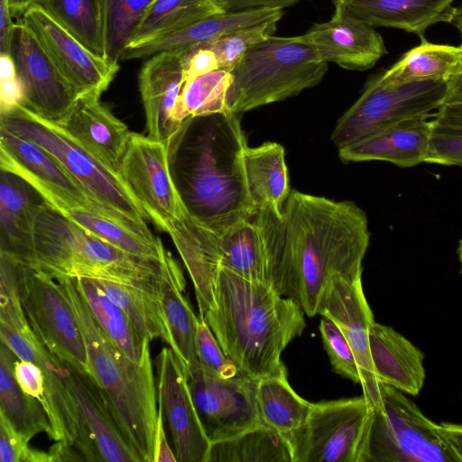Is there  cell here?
Here are the masks:
<instances>
[{"label":"cell","instance_id":"6da1fadb","mask_svg":"<svg viewBox=\"0 0 462 462\" xmlns=\"http://www.w3.org/2000/svg\"><path fill=\"white\" fill-rule=\"evenodd\" d=\"M252 219L263 237L271 287L296 299L309 317L318 314L334 276L362 277L370 233L365 211L354 202L291 190L281 215L260 209Z\"/></svg>","mask_w":462,"mask_h":462},{"label":"cell","instance_id":"7a4b0ae2","mask_svg":"<svg viewBox=\"0 0 462 462\" xmlns=\"http://www.w3.org/2000/svg\"><path fill=\"white\" fill-rule=\"evenodd\" d=\"M246 139L231 111L191 116L169 150L170 169L190 217L220 233L256 212L246 186Z\"/></svg>","mask_w":462,"mask_h":462},{"label":"cell","instance_id":"3957f363","mask_svg":"<svg viewBox=\"0 0 462 462\" xmlns=\"http://www.w3.org/2000/svg\"><path fill=\"white\" fill-rule=\"evenodd\" d=\"M304 313L296 299L218 266L213 305L202 316L239 371L262 379L287 376L281 355L303 332Z\"/></svg>","mask_w":462,"mask_h":462},{"label":"cell","instance_id":"277c9868","mask_svg":"<svg viewBox=\"0 0 462 462\" xmlns=\"http://www.w3.org/2000/svg\"><path fill=\"white\" fill-rule=\"evenodd\" d=\"M75 314L83 336L89 377L125 440L141 462H153L158 400L149 339L143 340L142 358L128 357L94 319L75 279H57Z\"/></svg>","mask_w":462,"mask_h":462},{"label":"cell","instance_id":"5b68a950","mask_svg":"<svg viewBox=\"0 0 462 462\" xmlns=\"http://www.w3.org/2000/svg\"><path fill=\"white\" fill-rule=\"evenodd\" d=\"M168 254L161 261L130 254L88 232L42 199L34 209L32 252L24 265L41 269L55 280H104L157 292Z\"/></svg>","mask_w":462,"mask_h":462},{"label":"cell","instance_id":"8992f818","mask_svg":"<svg viewBox=\"0 0 462 462\" xmlns=\"http://www.w3.org/2000/svg\"><path fill=\"white\" fill-rule=\"evenodd\" d=\"M0 340L18 357L14 375L19 385L40 402L48 416L54 462L102 461L65 383L64 363L41 342L29 321L0 325Z\"/></svg>","mask_w":462,"mask_h":462},{"label":"cell","instance_id":"52a82bcc","mask_svg":"<svg viewBox=\"0 0 462 462\" xmlns=\"http://www.w3.org/2000/svg\"><path fill=\"white\" fill-rule=\"evenodd\" d=\"M301 35L271 36L252 46L230 72L235 114L281 101L318 85L328 69Z\"/></svg>","mask_w":462,"mask_h":462},{"label":"cell","instance_id":"ba28073f","mask_svg":"<svg viewBox=\"0 0 462 462\" xmlns=\"http://www.w3.org/2000/svg\"><path fill=\"white\" fill-rule=\"evenodd\" d=\"M0 128L36 143L51 154L110 217L152 236L149 220L118 173L89 154L56 123L22 105L0 114Z\"/></svg>","mask_w":462,"mask_h":462},{"label":"cell","instance_id":"9c48e42d","mask_svg":"<svg viewBox=\"0 0 462 462\" xmlns=\"http://www.w3.org/2000/svg\"><path fill=\"white\" fill-rule=\"evenodd\" d=\"M357 462H461L438 424L400 390L379 382Z\"/></svg>","mask_w":462,"mask_h":462},{"label":"cell","instance_id":"30bf717a","mask_svg":"<svg viewBox=\"0 0 462 462\" xmlns=\"http://www.w3.org/2000/svg\"><path fill=\"white\" fill-rule=\"evenodd\" d=\"M447 88L446 80L390 84L378 73L339 118L331 140L340 149L402 121L432 116L444 103Z\"/></svg>","mask_w":462,"mask_h":462},{"label":"cell","instance_id":"8fae6325","mask_svg":"<svg viewBox=\"0 0 462 462\" xmlns=\"http://www.w3.org/2000/svg\"><path fill=\"white\" fill-rule=\"evenodd\" d=\"M13 263L22 305L38 338L61 362L89 376L85 341L58 281L41 269Z\"/></svg>","mask_w":462,"mask_h":462},{"label":"cell","instance_id":"7c38bea8","mask_svg":"<svg viewBox=\"0 0 462 462\" xmlns=\"http://www.w3.org/2000/svg\"><path fill=\"white\" fill-rule=\"evenodd\" d=\"M367 417L364 395L312 403L304 423L284 435L292 462H357Z\"/></svg>","mask_w":462,"mask_h":462},{"label":"cell","instance_id":"4fadbf2b","mask_svg":"<svg viewBox=\"0 0 462 462\" xmlns=\"http://www.w3.org/2000/svg\"><path fill=\"white\" fill-rule=\"evenodd\" d=\"M189 390L210 442L263 424L255 379L239 373L222 378L197 362L187 373Z\"/></svg>","mask_w":462,"mask_h":462},{"label":"cell","instance_id":"5bb4252c","mask_svg":"<svg viewBox=\"0 0 462 462\" xmlns=\"http://www.w3.org/2000/svg\"><path fill=\"white\" fill-rule=\"evenodd\" d=\"M119 174L148 219L170 234L188 211L172 179L164 144L132 133Z\"/></svg>","mask_w":462,"mask_h":462},{"label":"cell","instance_id":"9a60e30c","mask_svg":"<svg viewBox=\"0 0 462 462\" xmlns=\"http://www.w3.org/2000/svg\"><path fill=\"white\" fill-rule=\"evenodd\" d=\"M10 54L23 89L21 105L48 121L60 123L79 96L35 34L21 20L13 31Z\"/></svg>","mask_w":462,"mask_h":462},{"label":"cell","instance_id":"2e32d148","mask_svg":"<svg viewBox=\"0 0 462 462\" xmlns=\"http://www.w3.org/2000/svg\"><path fill=\"white\" fill-rule=\"evenodd\" d=\"M0 166L2 171L27 182L56 210L85 208L107 216L51 154L3 128H0Z\"/></svg>","mask_w":462,"mask_h":462},{"label":"cell","instance_id":"e0dca14e","mask_svg":"<svg viewBox=\"0 0 462 462\" xmlns=\"http://www.w3.org/2000/svg\"><path fill=\"white\" fill-rule=\"evenodd\" d=\"M21 16L78 96L101 97L115 79L119 65L92 52L36 5Z\"/></svg>","mask_w":462,"mask_h":462},{"label":"cell","instance_id":"ac0fdd59","mask_svg":"<svg viewBox=\"0 0 462 462\" xmlns=\"http://www.w3.org/2000/svg\"><path fill=\"white\" fill-rule=\"evenodd\" d=\"M186 51H163L148 58L138 77L147 136L164 144L168 152L189 118L180 102Z\"/></svg>","mask_w":462,"mask_h":462},{"label":"cell","instance_id":"d6986e66","mask_svg":"<svg viewBox=\"0 0 462 462\" xmlns=\"http://www.w3.org/2000/svg\"><path fill=\"white\" fill-rule=\"evenodd\" d=\"M157 400L166 418L177 462H207L211 442L195 406L186 373L171 347L156 357Z\"/></svg>","mask_w":462,"mask_h":462},{"label":"cell","instance_id":"ffe728a7","mask_svg":"<svg viewBox=\"0 0 462 462\" xmlns=\"http://www.w3.org/2000/svg\"><path fill=\"white\" fill-rule=\"evenodd\" d=\"M318 314L331 319L347 340L360 371L363 395L371 405L377 397L379 383L369 346V331L374 319L361 277L334 276L321 294Z\"/></svg>","mask_w":462,"mask_h":462},{"label":"cell","instance_id":"44dd1931","mask_svg":"<svg viewBox=\"0 0 462 462\" xmlns=\"http://www.w3.org/2000/svg\"><path fill=\"white\" fill-rule=\"evenodd\" d=\"M57 125L89 154L119 174L132 133L100 101V97H79Z\"/></svg>","mask_w":462,"mask_h":462},{"label":"cell","instance_id":"7402d4cb","mask_svg":"<svg viewBox=\"0 0 462 462\" xmlns=\"http://www.w3.org/2000/svg\"><path fill=\"white\" fill-rule=\"evenodd\" d=\"M302 36L324 61L351 70L368 69L387 52L374 27L337 12L329 21L314 23Z\"/></svg>","mask_w":462,"mask_h":462},{"label":"cell","instance_id":"603a6c76","mask_svg":"<svg viewBox=\"0 0 462 462\" xmlns=\"http://www.w3.org/2000/svg\"><path fill=\"white\" fill-rule=\"evenodd\" d=\"M455 0H333L335 12L373 27H391L424 38L438 23H450Z\"/></svg>","mask_w":462,"mask_h":462},{"label":"cell","instance_id":"cb8c5ba5","mask_svg":"<svg viewBox=\"0 0 462 462\" xmlns=\"http://www.w3.org/2000/svg\"><path fill=\"white\" fill-rule=\"evenodd\" d=\"M432 116L410 118L338 149L344 162L384 161L400 167L425 162Z\"/></svg>","mask_w":462,"mask_h":462},{"label":"cell","instance_id":"d4e9b609","mask_svg":"<svg viewBox=\"0 0 462 462\" xmlns=\"http://www.w3.org/2000/svg\"><path fill=\"white\" fill-rule=\"evenodd\" d=\"M282 15L283 10L280 8L216 14L170 33L129 46L121 60L148 59L163 51L189 50L241 28L271 21L279 22Z\"/></svg>","mask_w":462,"mask_h":462},{"label":"cell","instance_id":"484cf974","mask_svg":"<svg viewBox=\"0 0 462 462\" xmlns=\"http://www.w3.org/2000/svg\"><path fill=\"white\" fill-rule=\"evenodd\" d=\"M372 362L377 380L416 396L423 387L424 354L393 328L376 323L369 331Z\"/></svg>","mask_w":462,"mask_h":462},{"label":"cell","instance_id":"4316f807","mask_svg":"<svg viewBox=\"0 0 462 462\" xmlns=\"http://www.w3.org/2000/svg\"><path fill=\"white\" fill-rule=\"evenodd\" d=\"M64 380L78 404L101 460L141 462L118 429L95 382L65 363Z\"/></svg>","mask_w":462,"mask_h":462},{"label":"cell","instance_id":"83f0119b","mask_svg":"<svg viewBox=\"0 0 462 462\" xmlns=\"http://www.w3.org/2000/svg\"><path fill=\"white\" fill-rule=\"evenodd\" d=\"M34 189L19 177L1 171L0 254L25 264L32 245V223L36 205Z\"/></svg>","mask_w":462,"mask_h":462},{"label":"cell","instance_id":"f1b7e54d","mask_svg":"<svg viewBox=\"0 0 462 462\" xmlns=\"http://www.w3.org/2000/svg\"><path fill=\"white\" fill-rule=\"evenodd\" d=\"M186 281L178 262L170 253L160 280V298L170 334L169 346L187 373L199 362L196 350L198 316L185 294Z\"/></svg>","mask_w":462,"mask_h":462},{"label":"cell","instance_id":"f546056e","mask_svg":"<svg viewBox=\"0 0 462 462\" xmlns=\"http://www.w3.org/2000/svg\"><path fill=\"white\" fill-rule=\"evenodd\" d=\"M248 194L255 210L281 215L291 190L284 148L277 143L246 147L244 154Z\"/></svg>","mask_w":462,"mask_h":462},{"label":"cell","instance_id":"4dcf8cb0","mask_svg":"<svg viewBox=\"0 0 462 462\" xmlns=\"http://www.w3.org/2000/svg\"><path fill=\"white\" fill-rule=\"evenodd\" d=\"M218 266L271 287L267 255L258 226L251 218L241 220L214 237Z\"/></svg>","mask_w":462,"mask_h":462},{"label":"cell","instance_id":"1f68e13d","mask_svg":"<svg viewBox=\"0 0 462 462\" xmlns=\"http://www.w3.org/2000/svg\"><path fill=\"white\" fill-rule=\"evenodd\" d=\"M462 71V46L438 44L420 39L396 63L379 73L386 83L446 80Z\"/></svg>","mask_w":462,"mask_h":462},{"label":"cell","instance_id":"d6a6232c","mask_svg":"<svg viewBox=\"0 0 462 462\" xmlns=\"http://www.w3.org/2000/svg\"><path fill=\"white\" fill-rule=\"evenodd\" d=\"M18 357L3 342L0 344V411L29 441L37 434L46 432L51 424L48 416L34 397L26 393L14 375V363Z\"/></svg>","mask_w":462,"mask_h":462},{"label":"cell","instance_id":"836d02e7","mask_svg":"<svg viewBox=\"0 0 462 462\" xmlns=\"http://www.w3.org/2000/svg\"><path fill=\"white\" fill-rule=\"evenodd\" d=\"M207 462H292L284 435L264 423L210 445Z\"/></svg>","mask_w":462,"mask_h":462},{"label":"cell","instance_id":"e575fe53","mask_svg":"<svg viewBox=\"0 0 462 462\" xmlns=\"http://www.w3.org/2000/svg\"><path fill=\"white\" fill-rule=\"evenodd\" d=\"M92 280V279H91ZM93 282L126 314L142 340L160 338L170 344L160 291L104 280Z\"/></svg>","mask_w":462,"mask_h":462},{"label":"cell","instance_id":"d590c367","mask_svg":"<svg viewBox=\"0 0 462 462\" xmlns=\"http://www.w3.org/2000/svg\"><path fill=\"white\" fill-rule=\"evenodd\" d=\"M57 211L88 232L130 254L161 261L169 253L159 237L145 236L101 213L85 208Z\"/></svg>","mask_w":462,"mask_h":462},{"label":"cell","instance_id":"8d00e7d4","mask_svg":"<svg viewBox=\"0 0 462 462\" xmlns=\"http://www.w3.org/2000/svg\"><path fill=\"white\" fill-rule=\"evenodd\" d=\"M56 22L92 52L106 60L101 0H37Z\"/></svg>","mask_w":462,"mask_h":462},{"label":"cell","instance_id":"74e56055","mask_svg":"<svg viewBox=\"0 0 462 462\" xmlns=\"http://www.w3.org/2000/svg\"><path fill=\"white\" fill-rule=\"evenodd\" d=\"M256 396L263 423L282 435L301 426L312 407L294 392L287 376L260 379Z\"/></svg>","mask_w":462,"mask_h":462},{"label":"cell","instance_id":"f35d334b","mask_svg":"<svg viewBox=\"0 0 462 462\" xmlns=\"http://www.w3.org/2000/svg\"><path fill=\"white\" fill-rule=\"evenodd\" d=\"M75 282L99 327L128 357L139 361L143 356V340L123 310L93 280L76 278Z\"/></svg>","mask_w":462,"mask_h":462},{"label":"cell","instance_id":"ab89813d","mask_svg":"<svg viewBox=\"0 0 462 462\" xmlns=\"http://www.w3.org/2000/svg\"><path fill=\"white\" fill-rule=\"evenodd\" d=\"M220 13L224 12L214 0H155L129 46L170 33Z\"/></svg>","mask_w":462,"mask_h":462},{"label":"cell","instance_id":"60d3db41","mask_svg":"<svg viewBox=\"0 0 462 462\" xmlns=\"http://www.w3.org/2000/svg\"><path fill=\"white\" fill-rule=\"evenodd\" d=\"M154 1L101 0L107 60L118 64Z\"/></svg>","mask_w":462,"mask_h":462},{"label":"cell","instance_id":"b9f144b4","mask_svg":"<svg viewBox=\"0 0 462 462\" xmlns=\"http://www.w3.org/2000/svg\"><path fill=\"white\" fill-rule=\"evenodd\" d=\"M232 83L229 71L222 69L185 82L180 102L187 117L230 111L228 91Z\"/></svg>","mask_w":462,"mask_h":462},{"label":"cell","instance_id":"7bdbcfd3","mask_svg":"<svg viewBox=\"0 0 462 462\" xmlns=\"http://www.w3.org/2000/svg\"><path fill=\"white\" fill-rule=\"evenodd\" d=\"M277 23L271 21L241 28L202 45L215 53L219 69L231 72L249 48L273 35Z\"/></svg>","mask_w":462,"mask_h":462},{"label":"cell","instance_id":"ee69618b","mask_svg":"<svg viewBox=\"0 0 462 462\" xmlns=\"http://www.w3.org/2000/svg\"><path fill=\"white\" fill-rule=\"evenodd\" d=\"M319 328L333 370L356 383H361L354 352L338 327L331 319L322 317Z\"/></svg>","mask_w":462,"mask_h":462},{"label":"cell","instance_id":"f6af8a7d","mask_svg":"<svg viewBox=\"0 0 462 462\" xmlns=\"http://www.w3.org/2000/svg\"><path fill=\"white\" fill-rule=\"evenodd\" d=\"M196 350L199 362L222 378H229L241 373L236 365L223 352L204 317L198 316Z\"/></svg>","mask_w":462,"mask_h":462},{"label":"cell","instance_id":"bcb514c9","mask_svg":"<svg viewBox=\"0 0 462 462\" xmlns=\"http://www.w3.org/2000/svg\"><path fill=\"white\" fill-rule=\"evenodd\" d=\"M425 162L462 167V127L443 126L432 120Z\"/></svg>","mask_w":462,"mask_h":462},{"label":"cell","instance_id":"7dc6e473","mask_svg":"<svg viewBox=\"0 0 462 462\" xmlns=\"http://www.w3.org/2000/svg\"><path fill=\"white\" fill-rule=\"evenodd\" d=\"M1 462H52L51 454L34 449L29 440L19 433L8 418L0 411Z\"/></svg>","mask_w":462,"mask_h":462},{"label":"cell","instance_id":"c3c4849f","mask_svg":"<svg viewBox=\"0 0 462 462\" xmlns=\"http://www.w3.org/2000/svg\"><path fill=\"white\" fill-rule=\"evenodd\" d=\"M0 114L23 101V89L11 54L0 53Z\"/></svg>","mask_w":462,"mask_h":462},{"label":"cell","instance_id":"681fc988","mask_svg":"<svg viewBox=\"0 0 462 462\" xmlns=\"http://www.w3.org/2000/svg\"><path fill=\"white\" fill-rule=\"evenodd\" d=\"M217 69V59L211 50L199 45L186 51L183 57L185 82Z\"/></svg>","mask_w":462,"mask_h":462},{"label":"cell","instance_id":"f907efd6","mask_svg":"<svg viewBox=\"0 0 462 462\" xmlns=\"http://www.w3.org/2000/svg\"><path fill=\"white\" fill-rule=\"evenodd\" d=\"M224 13H236L255 9H284L305 0H214ZM308 1V0H307Z\"/></svg>","mask_w":462,"mask_h":462},{"label":"cell","instance_id":"816d5d0a","mask_svg":"<svg viewBox=\"0 0 462 462\" xmlns=\"http://www.w3.org/2000/svg\"><path fill=\"white\" fill-rule=\"evenodd\" d=\"M153 462H177L171 450L164 430V417L161 407L158 406V420L155 432Z\"/></svg>","mask_w":462,"mask_h":462},{"label":"cell","instance_id":"f5cc1de1","mask_svg":"<svg viewBox=\"0 0 462 462\" xmlns=\"http://www.w3.org/2000/svg\"><path fill=\"white\" fill-rule=\"evenodd\" d=\"M432 115L434 123L448 127H462V102L444 103Z\"/></svg>","mask_w":462,"mask_h":462},{"label":"cell","instance_id":"db71d44e","mask_svg":"<svg viewBox=\"0 0 462 462\" xmlns=\"http://www.w3.org/2000/svg\"><path fill=\"white\" fill-rule=\"evenodd\" d=\"M438 428L462 462V424L443 421L438 424Z\"/></svg>","mask_w":462,"mask_h":462},{"label":"cell","instance_id":"11a10c76","mask_svg":"<svg viewBox=\"0 0 462 462\" xmlns=\"http://www.w3.org/2000/svg\"><path fill=\"white\" fill-rule=\"evenodd\" d=\"M454 102H462V71L448 80L444 103Z\"/></svg>","mask_w":462,"mask_h":462},{"label":"cell","instance_id":"9f6ffc18","mask_svg":"<svg viewBox=\"0 0 462 462\" xmlns=\"http://www.w3.org/2000/svg\"><path fill=\"white\" fill-rule=\"evenodd\" d=\"M37 0H10L11 11L14 15H22Z\"/></svg>","mask_w":462,"mask_h":462},{"label":"cell","instance_id":"6f0895ef","mask_svg":"<svg viewBox=\"0 0 462 462\" xmlns=\"http://www.w3.org/2000/svg\"><path fill=\"white\" fill-rule=\"evenodd\" d=\"M451 24H453L460 32L462 36V3L455 7L452 19L450 21ZM462 46V43L460 44Z\"/></svg>","mask_w":462,"mask_h":462},{"label":"cell","instance_id":"680465c9","mask_svg":"<svg viewBox=\"0 0 462 462\" xmlns=\"http://www.w3.org/2000/svg\"><path fill=\"white\" fill-rule=\"evenodd\" d=\"M457 254H458V259H459V263H460V265H461V273H462V237L459 241V244H458V248H457Z\"/></svg>","mask_w":462,"mask_h":462}]
</instances>
